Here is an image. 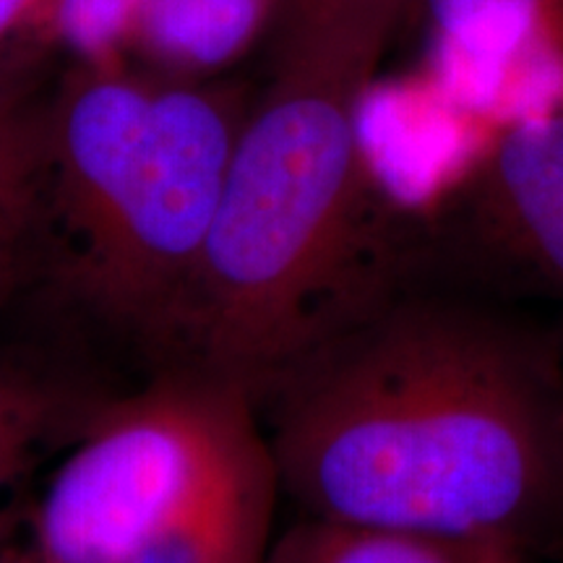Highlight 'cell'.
I'll list each match as a JSON object with an SVG mask.
<instances>
[{"label": "cell", "instance_id": "8", "mask_svg": "<svg viewBox=\"0 0 563 563\" xmlns=\"http://www.w3.org/2000/svg\"><path fill=\"white\" fill-rule=\"evenodd\" d=\"M410 0H272L279 21L277 70L368 87Z\"/></svg>", "mask_w": 563, "mask_h": 563}, {"label": "cell", "instance_id": "12", "mask_svg": "<svg viewBox=\"0 0 563 563\" xmlns=\"http://www.w3.org/2000/svg\"><path fill=\"white\" fill-rule=\"evenodd\" d=\"M146 0H55V26L74 51L104 55L139 21Z\"/></svg>", "mask_w": 563, "mask_h": 563}, {"label": "cell", "instance_id": "5", "mask_svg": "<svg viewBox=\"0 0 563 563\" xmlns=\"http://www.w3.org/2000/svg\"><path fill=\"white\" fill-rule=\"evenodd\" d=\"M446 238L488 290L563 300V108L498 129L456 183Z\"/></svg>", "mask_w": 563, "mask_h": 563}, {"label": "cell", "instance_id": "1", "mask_svg": "<svg viewBox=\"0 0 563 563\" xmlns=\"http://www.w3.org/2000/svg\"><path fill=\"white\" fill-rule=\"evenodd\" d=\"M258 412L311 517L527 548L563 525L559 340L496 302L384 277Z\"/></svg>", "mask_w": 563, "mask_h": 563}, {"label": "cell", "instance_id": "7", "mask_svg": "<svg viewBox=\"0 0 563 563\" xmlns=\"http://www.w3.org/2000/svg\"><path fill=\"white\" fill-rule=\"evenodd\" d=\"M53 108L30 89L0 102V308L11 302L42 256L51 217Z\"/></svg>", "mask_w": 563, "mask_h": 563}, {"label": "cell", "instance_id": "3", "mask_svg": "<svg viewBox=\"0 0 563 563\" xmlns=\"http://www.w3.org/2000/svg\"><path fill=\"white\" fill-rule=\"evenodd\" d=\"M245 110L217 91L91 76L53 104L58 279L108 327L167 355Z\"/></svg>", "mask_w": 563, "mask_h": 563}, {"label": "cell", "instance_id": "6", "mask_svg": "<svg viewBox=\"0 0 563 563\" xmlns=\"http://www.w3.org/2000/svg\"><path fill=\"white\" fill-rule=\"evenodd\" d=\"M110 397L37 350H0V543L11 525L13 490L53 449L79 439Z\"/></svg>", "mask_w": 563, "mask_h": 563}, {"label": "cell", "instance_id": "14", "mask_svg": "<svg viewBox=\"0 0 563 563\" xmlns=\"http://www.w3.org/2000/svg\"><path fill=\"white\" fill-rule=\"evenodd\" d=\"M21 91H26V84L21 79L19 68L9 60H0V102L21 95Z\"/></svg>", "mask_w": 563, "mask_h": 563}, {"label": "cell", "instance_id": "2", "mask_svg": "<svg viewBox=\"0 0 563 563\" xmlns=\"http://www.w3.org/2000/svg\"><path fill=\"white\" fill-rule=\"evenodd\" d=\"M365 87L277 70L245 112L167 363L243 384L256 402L384 277L363 256Z\"/></svg>", "mask_w": 563, "mask_h": 563}, {"label": "cell", "instance_id": "13", "mask_svg": "<svg viewBox=\"0 0 563 563\" xmlns=\"http://www.w3.org/2000/svg\"><path fill=\"white\" fill-rule=\"evenodd\" d=\"M37 5V0H0V40L13 32L19 21H24Z\"/></svg>", "mask_w": 563, "mask_h": 563}, {"label": "cell", "instance_id": "9", "mask_svg": "<svg viewBox=\"0 0 563 563\" xmlns=\"http://www.w3.org/2000/svg\"><path fill=\"white\" fill-rule=\"evenodd\" d=\"M266 563H530V548L302 514L274 538Z\"/></svg>", "mask_w": 563, "mask_h": 563}, {"label": "cell", "instance_id": "11", "mask_svg": "<svg viewBox=\"0 0 563 563\" xmlns=\"http://www.w3.org/2000/svg\"><path fill=\"white\" fill-rule=\"evenodd\" d=\"M435 40L522 51L534 37L563 47V0H426Z\"/></svg>", "mask_w": 563, "mask_h": 563}, {"label": "cell", "instance_id": "15", "mask_svg": "<svg viewBox=\"0 0 563 563\" xmlns=\"http://www.w3.org/2000/svg\"><path fill=\"white\" fill-rule=\"evenodd\" d=\"M0 563H55V561H53V559H47V555L42 553L37 545H34L30 553H21V551H3V548H0Z\"/></svg>", "mask_w": 563, "mask_h": 563}, {"label": "cell", "instance_id": "10", "mask_svg": "<svg viewBox=\"0 0 563 563\" xmlns=\"http://www.w3.org/2000/svg\"><path fill=\"white\" fill-rule=\"evenodd\" d=\"M272 0H146L139 24L159 58L211 68L243 51Z\"/></svg>", "mask_w": 563, "mask_h": 563}, {"label": "cell", "instance_id": "4", "mask_svg": "<svg viewBox=\"0 0 563 563\" xmlns=\"http://www.w3.org/2000/svg\"><path fill=\"white\" fill-rule=\"evenodd\" d=\"M277 475L256 397L199 365L165 363L112 394L66 449L34 511L55 563H121L245 485Z\"/></svg>", "mask_w": 563, "mask_h": 563}, {"label": "cell", "instance_id": "16", "mask_svg": "<svg viewBox=\"0 0 563 563\" xmlns=\"http://www.w3.org/2000/svg\"><path fill=\"white\" fill-rule=\"evenodd\" d=\"M555 340H559V350H561V357H563V334L555 336Z\"/></svg>", "mask_w": 563, "mask_h": 563}]
</instances>
